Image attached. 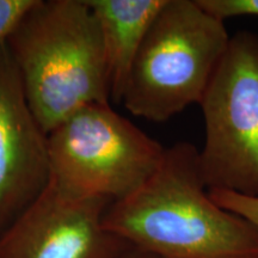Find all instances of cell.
I'll return each instance as SVG.
<instances>
[{
	"instance_id": "cell-4",
	"label": "cell",
	"mask_w": 258,
	"mask_h": 258,
	"mask_svg": "<svg viewBox=\"0 0 258 258\" xmlns=\"http://www.w3.org/2000/svg\"><path fill=\"white\" fill-rule=\"evenodd\" d=\"M51 180L63 191L115 202L153 175L165 148L110 103H91L48 133Z\"/></svg>"
},
{
	"instance_id": "cell-10",
	"label": "cell",
	"mask_w": 258,
	"mask_h": 258,
	"mask_svg": "<svg viewBox=\"0 0 258 258\" xmlns=\"http://www.w3.org/2000/svg\"><path fill=\"white\" fill-rule=\"evenodd\" d=\"M209 14L226 19L234 17H258V0H198Z\"/></svg>"
},
{
	"instance_id": "cell-3",
	"label": "cell",
	"mask_w": 258,
	"mask_h": 258,
	"mask_svg": "<svg viewBox=\"0 0 258 258\" xmlns=\"http://www.w3.org/2000/svg\"><path fill=\"white\" fill-rule=\"evenodd\" d=\"M230 38L225 21L198 0H165L135 57L121 104L157 123L200 104Z\"/></svg>"
},
{
	"instance_id": "cell-8",
	"label": "cell",
	"mask_w": 258,
	"mask_h": 258,
	"mask_svg": "<svg viewBox=\"0 0 258 258\" xmlns=\"http://www.w3.org/2000/svg\"><path fill=\"white\" fill-rule=\"evenodd\" d=\"M98 23L110 101L121 104L129 73L165 0H86Z\"/></svg>"
},
{
	"instance_id": "cell-12",
	"label": "cell",
	"mask_w": 258,
	"mask_h": 258,
	"mask_svg": "<svg viewBox=\"0 0 258 258\" xmlns=\"http://www.w3.org/2000/svg\"><path fill=\"white\" fill-rule=\"evenodd\" d=\"M121 258H159V257L154 256V254L150 252H146V251L139 250L137 247L132 246L131 249H129Z\"/></svg>"
},
{
	"instance_id": "cell-6",
	"label": "cell",
	"mask_w": 258,
	"mask_h": 258,
	"mask_svg": "<svg viewBox=\"0 0 258 258\" xmlns=\"http://www.w3.org/2000/svg\"><path fill=\"white\" fill-rule=\"evenodd\" d=\"M111 203L72 195L50 179L0 235V258H121L132 246L105 228Z\"/></svg>"
},
{
	"instance_id": "cell-7",
	"label": "cell",
	"mask_w": 258,
	"mask_h": 258,
	"mask_svg": "<svg viewBox=\"0 0 258 258\" xmlns=\"http://www.w3.org/2000/svg\"><path fill=\"white\" fill-rule=\"evenodd\" d=\"M51 179L48 134L32 114L5 46L0 43V235Z\"/></svg>"
},
{
	"instance_id": "cell-1",
	"label": "cell",
	"mask_w": 258,
	"mask_h": 258,
	"mask_svg": "<svg viewBox=\"0 0 258 258\" xmlns=\"http://www.w3.org/2000/svg\"><path fill=\"white\" fill-rule=\"evenodd\" d=\"M105 228L159 258H258V228L221 208L203 180L199 148L166 147L158 169L106 209Z\"/></svg>"
},
{
	"instance_id": "cell-2",
	"label": "cell",
	"mask_w": 258,
	"mask_h": 258,
	"mask_svg": "<svg viewBox=\"0 0 258 258\" xmlns=\"http://www.w3.org/2000/svg\"><path fill=\"white\" fill-rule=\"evenodd\" d=\"M5 46L47 134L83 106L110 103L101 32L86 0H32Z\"/></svg>"
},
{
	"instance_id": "cell-11",
	"label": "cell",
	"mask_w": 258,
	"mask_h": 258,
	"mask_svg": "<svg viewBox=\"0 0 258 258\" xmlns=\"http://www.w3.org/2000/svg\"><path fill=\"white\" fill-rule=\"evenodd\" d=\"M32 0H0V43L31 5Z\"/></svg>"
},
{
	"instance_id": "cell-5",
	"label": "cell",
	"mask_w": 258,
	"mask_h": 258,
	"mask_svg": "<svg viewBox=\"0 0 258 258\" xmlns=\"http://www.w3.org/2000/svg\"><path fill=\"white\" fill-rule=\"evenodd\" d=\"M206 139L199 150L207 189L258 196V35H231L199 104Z\"/></svg>"
},
{
	"instance_id": "cell-9",
	"label": "cell",
	"mask_w": 258,
	"mask_h": 258,
	"mask_svg": "<svg viewBox=\"0 0 258 258\" xmlns=\"http://www.w3.org/2000/svg\"><path fill=\"white\" fill-rule=\"evenodd\" d=\"M211 199L221 208L244 218L258 228V196H247L222 189H208Z\"/></svg>"
}]
</instances>
